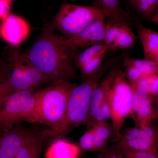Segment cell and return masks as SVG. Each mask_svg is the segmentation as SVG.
I'll list each match as a JSON object with an SVG mask.
<instances>
[{"mask_svg":"<svg viewBox=\"0 0 158 158\" xmlns=\"http://www.w3.org/2000/svg\"><path fill=\"white\" fill-rule=\"evenodd\" d=\"M115 62L113 59L107 61L93 77L73 88L69 98L66 132L83 125L88 126L94 89Z\"/></svg>","mask_w":158,"mask_h":158,"instance_id":"3957f363","label":"cell"},{"mask_svg":"<svg viewBox=\"0 0 158 158\" xmlns=\"http://www.w3.org/2000/svg\"><path fill=\"white\" fill-rule=\"evenodd\" d=\"M4 80H2L0 76V101L2 99V85L3 81Z\"/></svg>","mask_w":158,"mask_h":158,"instance_id":"1f68e13d","label":"cell"},{"mask_svg":"<svg viewBox=\"0 0 158 158\" xmlns=\"http://www.w3.org/2000/svg\"><path fill=\"white\" fill-rule=\"evenodd\" d=\"M137 38L130 26L122 25L117 38L116 49L125 50L132 48L135 44Z\"/></svg>","mask_w":158,"mask_h":158,"instance_id":"ffe728a7","label":"cell"},{"mask_svg":"<svg viewBox=\"0 0 158 158\" xmlns=\"http://www.w3.org/2000/svg\"><path fill=\"white\" fill-rule=\"evenodd\" d=\"M77 145L82 152H94L93 134L91 128L89 127L82 135Z\"/></svg>","mask_w":158,"mask_h":158,"instance_id":"4316f807","label":"cell"},{"mask_svg":"<svg viewBox=\"0 0 158 158\" xmlns=\"http://www.w3.org/2000/svg\"><path fill=\"white\" fill-rule=\"evenodd\" d=\"M92 5L101 11L105 20L106 19V23L127 25L130 27L133 24L132 16L122 7L118 0H97Z\"/></svg>","mask_w":158,"mask_h":158,"instance_id":"4fadbf2b","label":"cell"},{"mask_svg":"<svg viewBox=\"0 0 158 158\" xmlns=\"http://www.w3.org/2000/svg\"><path fill=\"white\" fill-rule=\"evenodd\" d=\"M150 98L152 102L156 113L157 118L158 119V95L156 96L152 97Z\"/></svg>","mask_w":158,"mask_h":158,"instance_id":"4dcf8cb0","label":"cell"},{"mask_svg":"<svg viewBox=\"0 0 158 158\" xmlns=\"http://www.w3.org/2000/svg\"><path fill=\"white\" fill-rule=\"evenodd\" d=\"M123 66L124 67L123 73L125 77L131 85H134L139 80L145 77L125 57L123 58Z\"/></svg>","mask_w":158,"mask_h":158,"instance_id":"484cf974","label":"cell"},{"mask_svg":"<svg viewBox=\"0 0 158 158\" xmlns=\"http://www.w3.org/2000/svg\"><path fill=\"white\" fill-rule=\"evenodd\" d=\"M119 68L118 66L112 67L94 89L88 124L89 127L98 122L110 119L108 94Z\"/></svg>","mask_w":158,"mask_h":158,"instance_id":"9c48e42d","label":"cell"},{"mask_svg":"<svg viewBox=\"0 0 158 158\" xmlns=\"http://www.w3.org/2000/svg\"><path fill=\"white\" fill-rule=\"evenodd\" d=\"M77 85L61 81L38 91L36 123L48 126L56 132L66 134L69 98Z\"/></svg>","mask_w":158,"mask_h":158,"instance_id":"7a4b0ae2","label":"cell"},{"mask_svg":"<svg viewBox=\"0 0 158 158\" xmlns=\"http://www.w3.org/2000/svg\"><path fill=\"white\" fill-rule=\"evenodd\" d=\"M117 144L121 148L140 152L158 153V128L152 123L143 127L123 129Z\"/></svg>","mask_w":158,"mask_h":158,"instance_id":"ba28073f","label":"cell"},{"mask_svg":"<svg viewBox=\"0 0 158 158\" xmlns=\"http://www.w3.org/2000/svg\"><path fill=\"white\" fill-rule=\"evenodd\" d=\"M28 131L18 125L3 134L0 142V158H16Z\"/></svg>","mask_w":158,"mask_h":158,"instance_id":"5bb4252c","label":"cell"},{"mask_svg":"<svg viewBox=\"0 0 158 158\" xmlns=\"http://www.w3.org/2000/svg\"><path fill=\"white\" fill-rule=\"evenodd\" d=\"M107 99L113 128L112 141L117 143L126 120L131 114L133 100L132 86L120 67L108 92Z\"/></svg>","mask_w":158,"mask_h":158,"instance_id":"5b68a950","label":"cell"},{"mask_svg":"<svg viewBox=\"0 0 158 158\" xmlns=\"http://www.w3.org/2000/svg\"><path fill=\"white\" fill-rule=\"evenodd\" d=\"M39 136L29 132L19 150L16 158H40L41 138Z\"/></svg>","mask_w":158,"mask_h":158,"instance_id":"ac0fdd59","label":"cell"},{"mask_svg":"<svg viewBox=\"0 0 158 158\" xmlns=\"http://www.w3.org/2000/svg\"><path fill=\"white\" fill-rule=\"evenodd\" d=\"M81 151L77 145L59 139L53 142L45 153L46 158H79Z\"/></svg>","mask_w":158,"mask_h":158,"instance_id":"2e32d148","label":"cell"},{"mask_svg":"<svg viewBox=\"0 0 158 158\" xmlns=\"http://www.w3.org/2000/svg\"><path fill=\"white\" fill-rule=\"evenodd\" d=\"M77 53L62 44L50 23L45 22L40 36L25 54L49 83L53 84L77 78L74 59Z\"/></svg>","mask_w":158,"mask_h":158,"instance_id":"6da1fadb","label":"cell"},{"mask_svg":"<svg viewBox=\"0 0 158 158\" xmlns=\"http://www.w3.org/2000/svg\"><path fill=\"white\" fill-rule=\"evenodd\" d=\"M126 158H158V153L140 152L121 148Z\"/></svg>","mask_w":158,"mask_h":158,"instance_id":"f1b7e54d","label":"cell"},{"mask_svg":"<svg viewBox=\"0 0 158 158\" xmlns=\"http://www.w3.org/2000/svg\"><path fill=\"white\" fill-rule=\"evenodd\" d=\"M135 26L143 47L144 59L154 61L158 55V32L145 27L139 21Z\"/></svg>","mask_w":158,"mask_h":158,"instance_id":"9a60e30c","label":"cell"},{"mask_svg":"<svg viewBox=\"0 0 158 158\" xmlns=\"http://www.w3.org/2000/svg\"><path fill=\"white\" fill-rule=\"evenodd\" d=\"M131 85L144 92L149 97L158 95V75L148 76Z\"/></svg>","mask_w":158,"mask_h":158,"instance_id":"7402d4cb","label":"cell"},{"mask_svg":"<svg viewBox=\"0 0 158 158\" xmlns=\"http://www.w3.org/2000/svg\"><path fill=\"white\" fill-rule=\"evenodd\" d=\"M3 135H2V133L0 132V142H1V140H2V138Z\"/></svg>","mask_w":158,"mask_h":158,"instance_id":"e575fe53","label":"cell"},{"mask_svg":"<svg viewBox=\"0 0 158 158\" xmlns=\"http://www.w3.org/2000/svg\"><path fill=\"white\" fill-rule=\"evenodd\" d=\"M93 132L94 152H99L109 145L113 136L111 123L107 121L95 123L90 127Z\"/></svg>","mask_w":158,"mask_h":158,"instance_id":"e0dca14e","label":"cell"},{"mask_svg":"<svg viewBox=\"0 0 158 158\" xmlns=\"http://www.w3.org/2000/svg\"><path fill=\"white\" fill-rule=\"evenodd\" d=\"M107 52L104 53L86 63L79 70L84 81L90 78L98 71L102 65V62Z\"/></svg>","mask_w":158,"mask_h":158,"instance_id":"d4e9b609","label":"cell"},{"mask_svg":"<svg viewBox=\"0 0 158 158\" xmlns=\"http://www.w3.org/2000/svg\"><path fill=\"white\" fill-rule=\"evenodd\" d=\"M124 57L129 62L138 69L144 77L151 75H158V65L154 61L144 59H135L128 56H126Z\"/></svg>","mask_w":158,"mask_h":158,"instance_id":"603a6c76","label":"cell"},{"mask_svg":"<svg viewBox=\"0 0 158 158\" xmlns=\"http://www.w3.org/2000/svg\"><path fill=\"white\" fill-rule=\"evenodd\" d=\"M105 19L91 23L80 33L72 37H61L62 44L72 50L78 53L81 49L104 43Z\"/></svg>","mask_w":158,"mask_h":158,"instance_id":"30bf717a","label":"cell"},{"mask_svg":"<svg viewBox=\"0 0 158 158\" xmlns=\"http://www.w3.org/2000/svg\"><path fill=\"white\" fill-rule=\"evenodd\" d=\"M132 87V110L130 117L135 123L136 127H143L157 118L156 113L150 98L138 88Z\"/></svg>","mask_w":158,"mask_h":158,"instance_id":"8fae6325","label":"cell"},{"mask_svg":"<svg viewBox=\"0 0 158 158\" xmlns=\"http://www.w3.org/2000/svg\"><path fill=\"white\" fill-rule=\"evenodd\" d=\"M101 19H105L103 14L93 5L82 6L64 2L50 24L54 30H58L68 38L78 34L95 21Z\"/></svg>","mask_w":158,"mask_h":158,"instance_id":"8992f818","label":"cell"},{"mask_svg":"<svg viewBox=\"0 0 158 158\" xmlns=\"http://www.w3.org/2000/svg\"><path fill=\"white\" fill-rule=\"evenodd\" d=\"M151 19L154 22L158 24V13L155 15V16L153 17Z\"/></svg>","mask_w":158,"mask_h":158,"instance_id":"d6a6232c","label":"cell"},{"mask_svg":"<svg viewBox=\"0 0 158 158\" xmlns=\"http://www.w3.org/2000/svg\"><path fill=\"white\" fill-rule=\"evenodd\" d=\"M38 91L27 90L9 94L0 101V127L9 128L20 122L36 123Z\"/></svg>","mask_w":158,"mask_h":158,"instance_id":"52a82bcc","label":"cell"},{"mask_svg":"<svg viewBox=\"0 0 158 158\" xmlns=\"http://www.w3.org/2000/svg\"><path fill=\"white\" fill-rule=\"evenodd\" d=\"M10 70L2 86L3 99L19 91L34 90L40 85L49 83L37 70L25 53L14 50L9 57Z\"/></svg>","mask_w":158,"mask_h":158,"instance_id":"277c9868","label":"cell"},{"mask_svg":"<svg viewBox=\"0 0 158 158\" xmlns=\"http://www.w3.org/2000/svg\"><path fill=\"white\" fill-rule=\"evenodd\" d=\"M95 158H126L121 148L116 143L109 145L100 152Z\"/></svg>","mask_w":158,"mask_h":158,"instance_id":"83f0119b","label":"cell"},{"mask_svg":"<svg viewBox=\"0 0 158 158\" xmlns=\"http://www.w3.org/2000/svg\"><path fill=\"white\" fill-rule=\"evenodd\" d=\"M12 1L0 0V20L5 19L9 14Z\"/></svg>","mask_w":158,"mask_h":158,"instance_id":"f546056e","label":"cell"},{"mask_svg":"<svg viewBox=\"0 0 158 158\" xmlns=\"http://www.w3.org/2000/svg\"><path fill=\"white\" fill-rule=\"evenodd\" d=\"M29 32L28 23L14 15L9 14L0 25V36L11 45H19L27 37Z\"/></svg>","mask_w":158,"mask_h":158,"instance_id":"7c38bea8","label":"cell"},{"mask_svg":"<svg viewBox=\"0 0 158 158\" xmlns=\"http://www.w3.org/2000/svg\"><path fill=\"white\" fill-rule=\"evenodd\" d=\"M154 62H156V63L158 65V56H157L156 57V58H155V60H154Z\"/></svg>","mask_w":158,"mask_h":158,"instance_id":"836d02e7","label":"cell"},{"mask_svg":"<svg viewBox=\"0 0 158 158\" xmlns=\"http://www.w3.org/2000/svg\"><path fill=\"white\" fill-rule=\"evenodd\" d=\"M128 2L138 12L150 19L157 14L158 0H129Z\"/></svg>","mask_w":158,"mask_h":158,"instance_id":"44dd1931","label":"cell"},{"mask_svg":"<svg viewBox=\"0 0 158 158\" xmlns=\"http://www.w3.org/2000/svg\"><path fill=\"white\" fill-rule=\"evenodd\" d=\"M108 51L109 49L104 43L91 46L77 54L74 59V64L79 69L86 63Z\"/></svg>","mask_w":158,"mask_h":158,"instance_id":"d6986e66","label":"cell"},{"mask_svg":"<svg viewBox=\"0 0 158 158\" xmlns=\"http://www.w3.org/2000/svg\"><path fill=\"white\" fill-rule=\"evenodd\" d=\"M122 25L105 22L104 43L109 50L116 51V43Z\"/></svg>","mask_w":158,"mask_h":158,"instance_id":"cb8c5ba5","label":"cell"}]
</instances>
